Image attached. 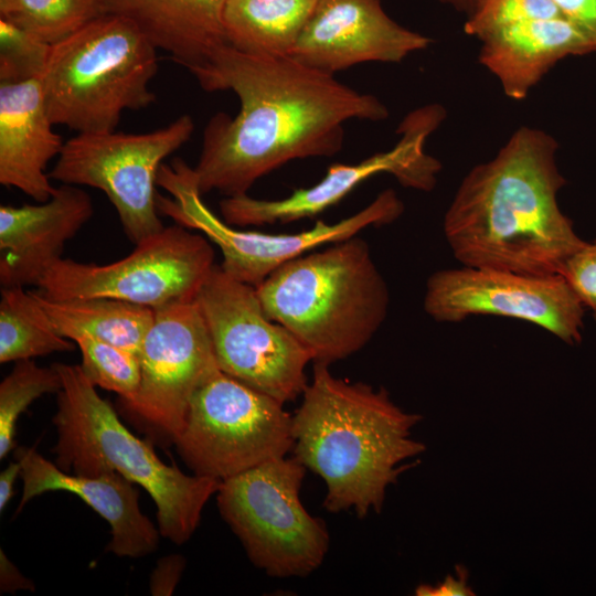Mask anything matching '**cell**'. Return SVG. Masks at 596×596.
<instances>
[{
    "instance_id": "obj_1",
    "label": "cell",
    "mask_w": 596,
    "mask_h": 596,
    "mask_svg": "<svg viewBox=\"0 0 596 596\" xmlns=\"http://www.w3.org/2000/svg\"><path fill=\"white\" fill-rule=\"evenodd\" d=\"M189 72L204 91H232L240 100L234 117L220 111L204 128L192 167L202 195L247 194L258 179L292 160L340 152L347 121L389 117L374 95L290 56L252 55L225 43Z\"/></svg>"
},
{
    "instance_id": "obj_2",
    "label": "cell",
    "mask_w": 596,
    "mask_h": 596,
    "mask_svg": "<svg viewBox=\"0 0 596 596\" xmlns=\"http://www.w3.org/2000/svg\"><path fill=\"white\" fill-rule=\"evenodd\" d=\"M558 143L542 129L518 128L489 161L460 182L444 235L462 266L561 274L584 244L558 205L565 185Z\"/></svg>"
},
{
    "instance_id": "obj_3",
    "label": "cell",
    "mask_w": 596,
    "mask_h": 596,
    "mask_svg": "<svg viewBox=\"0 0 596 596\" xmlns=\"http://www.w3.org/2000/svg\"><path fill=\"white\" fill-rule=\"evenodd\" d=\"M313 363L312 376L292 415L294 457L326 483L329 512H380L386 489L425 451L412 439L419 414L395 405L387 391L333 375Z\"/></svg>"
},
{
    "instance_id": "obj_4",
    "label": "cell",
    "mask_w": 596,
    "mask_h": 596,
    "mask_svg": "<svg viewBox=\"0 0 596 596\" xmlns=\"http://www.w3.org/2000/svg\"><path fill=\"white\" fill-rule=\"evenodd\" d=\"M267 316L288 329L313 363L362 350L385 321L387 284L358 235L281 265L258 287Z\"/></svg>"
},
{
    "instance_id": "obj_5",
    "label": "cell",
    "mask_w": 596,
    "mask_h": 596,
    "mask_svg": "<svg viewBox=\"0 0 596 596\" xmlns=\"http://www.w3.org/2000/svg\"><path fill=\"white\" fill-rule=\"evenodd\" d=\"M54 366L62 379L53 418L57 430L53 449L56 466L87 477L116 471L141 486L156 503L160 534L175 544L187 542L222 481L189 476L174 465H166L151 444L126 428L79 364Z\"/></svg>"
},
{
    "instance_id": "obj_6",
    "label": "cell",
    "mask_w": 596,
    "mask_h": 596,
    "mask_svg": "<svg viewBox=\"0 0 596 596\" xmlns=\"http://www.w3.org/2000/svg\"><path fill=\"white\" fill-rule=\"evenodd\" d=\"M157 47L128 18L106 12L52 45L41 76L54 125L78 132L114 131L125 110L157 100L149 84Z\"/></svg>"
},
{
    "instance_id": "obj_7",
    "label": "cell",
    "mask_w": 596,
    "mask_h": 596,
    "mask_svg": "<svg viewBox=\"0 0 596 596\" xmlns=\"http://www.w3.org/2000/svg\"><path fill=\"white\" fill-rule=\"evenodd\" d=\"M306 470L286 456L223 480L216 492L220 513L248 558L273 577L307 576L329 550L324 521L300 500Z\"/></svg>"
},
{
    "instance_id": "obj_8",
    "label": "cell",
    "mask_w": 596,
    "mask_h": 596,
    "mask_svg": "<svg viewBox=\"0 0 596 596\" xmlns=\"http://www.w3.org/2000/svg\"><path fill=\"white\" fill-rule=\"evenodd\" d=\"M157 184L170 194L167 198L158 193L159 214L203 234L220 248L221 268L232 278L253 287H258L287 262L322 245L353 237L369 226L390 224L404 211L397 194L389 189L364 209L338 222L317 221L306 231L272 234L243 230L216 216L203 202L192 167L180 158L160 167Z\"/></svg>"
},
{
    "instance_id": "obj_9",
    "label": "cell",
    "mask_w": 596,
    "mask_h": 596,
    "mask_svg": "<svg viewBox=\"0 0 596 596\" xmlns=\"http://www.w3.org/2000/svg\"><path fill=\"white\" fill-rule=\"evenodd\" d=\"M214 254L203 234L174 223L109 264L62 257L39 280L38 292L52 300L105 297L152 309L191 302L215 266Z\"/></svg>"
},
{
    "instance_id": "obj_10",
    "label": "cell",
    "mask_w": 596,
    "mask_h": 596,
    "mask_svg": "<svg viewBox=\"0 0 596 596\" xmlns=\"http://www.w3.org/2000/svg\"><path fill=\"white\" fill-rule=\"evenodd\" d=\"M284 404L219 371L194 393L174 441L194 475L225 480L294 448Z\"/></svg>"
},
{
    "instance_id": "obj_11",
    "label": "cell",
    "mask_w": 596,
    "mask_h": 596,
    "mask_svg": "<svg viewBox=\"0 0 596 596\" xmlns=\"http://www.w3.org/2000/svg\"><path fill=\"white\" fill-rule=\"evenodd\" d=\"M205 321L220 370L284 405L307 384V349L270 319L256 287L215 265L194 300Z\"/></svg>"
},
{
    "instance_id": "obj_12",
    "label": "cell",
    "mask_w": 596,
    "mask_h": 596,
    "mask_svg": "<svg viewBox=\"0 0 596 596\" xmlns=\"http://www.w3.org/2000/svg\"><path fill=\"white\" fill-rule=\"evenodd\" d=\"M193 131V118L184 114L148 132H78L64 142L49 175L61 184L103 191L126 236L137 244L163 230L157 209L158 172Z\"/></svg>"
},
{
    "instance_id": "obj_13",
    "label": "cell",
    "mask_w": 596,
    "mask_h": 596,
    "mask_svg": "<svg viewBox=\"0 0 596 596\" xmlns=\"http://www.w3.org/2000/svg\"><path fill=\"white\" fill-rule=\"evenodd\" d=\"M139 358L138 392L121 404L151 437L174 445L185 425L194 393L221 371L196 302L155 309Z\"/></svg>"
},
{
    "instance_id": "obj_14",
    "label": "cell",
    "mask_w": 596,
    "mask_h": 596,
    "mask_svg": "<svg viewBox=\"0 0 596 596\" xmlns=\"http://www.w3.org/2000/svg\"><path fill=\"white\" fill-rule=\"evenodd\" d=\"M425 312L438 322L498 316L541 327L568 344L582 340L585 307L561 274L533 275L462 266L433 273Z\"/></svg>"
},
{
    "instance_id": "obj_15",
    "label": "cell",
    "mask_w": 596,
    "mask_h": 596,
    "mask_svg": "<svg viewBox=\"0 0 596 596\" xmlns=\"http://www.w3.org/2000/svg\"><path fill=\"white\" fill-rule=\"evenodd\" d=\"M444 109L436 104L409 113L401 123V135L393 148L352 163L331 164L315 185L296 189L277 200L255 199L248 194L225 196L220 202L222 219L236 227L291 223L315 217L338 204L371 177L390 173L400 184L430 191L440 169L439 162L426 153L425 141L438 127Z\"/></svg>"
},
{
    "instance_id": "obj_16",
    "label": "cell",
    "mask_w": 596,
    "mask_h": 596,
    "mask_svg": "<svg viewBox=\"0 0 596 596\" xmlns=\"http://www.w3.org/2000/svg\"><path fill=\"white\" fill-rule=\"evenodd\" d=\"M432 42L393 20L381 0H319L290 57L334 75L366 62H402Z\"/></svg>"
},
{
    "instance_id": "obj_17",
    "label": "cell",
    "mask_w": 596,
    "mask_h": 596,
    "mask_svg": "<svg viewBox=\"0 0 596 596\" xmlns=\"http://www.w3.org/2000/svg\"><path fill=\"white\" fill-rule=\"evenodd\" d=\"M94 205L78 185L61 184L39 204L0 206V283L36 286L67 241L91 220Z\"/></svg>"
},
{
    "instance_id": "obj_18",
    "label": "cell",
    "mask_w": 596,
    "mask_h": 596,
    "mask_svg": "<svg viewBox=\"0 0 596 596\" xmlns=\"http://www.w3.org/2000/svg\"><path fill=\"white\" fill-rule=\"evenodd\" d=\"M15 458L22 464L23 481L18 513L36 496L49 491L71 492L110 525L108 551L121 557H142L157 550L160 531L141 512L134 482L120 473L109 471L93 477L70 475L34 448L17 449Z\"/></svg>"
},
{
    "instance_id": "obj_19",
    "label": "cell",
    "mask_w": 596,
    "mask_h": 596,
    "mask_svg": "<svg viewBox=\"0 0 596 596\" xmlns=\"http://www.w3.org/2000/svg\"><path fill=\"white\" fill-rule=\"evenodd\" d=\"M42 83L34 78L0 83V183L45 202L56 187L46 172L64 142L53 130Z\"/></svg>"
},
{
    "instance_id": "obj_20",
    "label": "cell",
    "mask_w": 596,
    "mask_h": 596,
    "mask_svg": "<svg viewBox=\"0 0 596 596\" xmlns=\"http://www.w3.org/2000/svg\"><path fill=\"white\" fill-rule=\"evenodd\" d=\"M480 42L479 62L515 100L525 98L560 61L596 53L595 41L564 17L502 28Z\"/></svg>"
},
{
    "instance_id": "obj_21",
    "label": "cell",
    "mask_w": 596,
    "mask_h": 596,
    "mask_svg": "<svg viewBox=\"0 0 596 596\" xmlns=\"http://www.w3.org/2000/svg\"><path fill=\"white\" fill-rule=\"evenodd\" d=\"M107 12L131 20L160 50L188 71L226 43L227 0H105Z\"/></svg>"
},
{
    "instance_id": "obj_22",
    "label": "cell",
    "mask_w": 596,
    "mask_h": 596,
    "mask_svg": "<svg viewBox=\"0 0 596 596\" xmlns=\"http://www.w3.org/2000/svg\"><path fill=\"white\" fill-rule=\"evenodd\" d=\"M319 0H227L225 41L262 56H290Z\"/></svg>"
},
{
    "instance_id": "obj_23",
    "label": "cell",
    "mask_w": 596,
    "mask_h": 596,
    "mask_svg": "<svg viewBox=\"0 0 596 596\" xmlns=\"http://www.w3.org/2000/svg\"><path fill=\"white\" fill-rule=\"evenodd\" d=\"M33 291L55 331L72 341L86 336L139 354L155 317V309L124 300H52Z\"/></svg>"
},
{
    "instance_id": "obj_24",
    "label": "cell",
    "mask_w": 596,
    "mask_h": 596,
    "mask_svg": "<svg viewBox=\"0 0 596 596\" xmlns=\"http://www.w3.org/2000/svg\"><path fill=\"white\" fill-rule=\"evenodd\" d=\"M75 342L53 328L34 291L2 287L0 299V363L67 352Z\"/></svg>"
},
{
    "instance_id": "obj_25",
    "label": "cell",
    "mask_w": 596,
    "mask_h": 596,
    "mask_svg": "<svg viewBox=\"0 0 596 596\" xmlns=\"http://www.w3.org/2000/svg\"><path fill=\"white\" fill-rule=\"evenodd\" d=\"M106 12L105 0H0V18L52 45Z\"/></svg>"
},
{
    "instance_id": "obj_26",
    "label": "cell",
    "mask_w": 596,
    "mask_h": 596,
    "mask_svg": "<svg viewBox=\"0 0 596 596\" xmlns=\"http://www.w3.org/2000/svg\"><path fill=\"white\" fill-rule=\"evenodd\" d=\"M62 379L54 366H39L32 359L17 361L0 384V458L14 447L15 425L19 416L47 393H57Z\"/></svg>"
},
{
    "instance_id": "obj_27",
    "label": "cell",
    "mask_w": 596,
    "mask_h": 596,
    "mask_svg": "<svg viewBox=\"0 0 596 596\" xmlns=\"http://www.w3.org/2000/svg\"><path fill=\"white\" fill-rule=\"evenodd\" d=\"M74 342L82 354V371L95 386L117 393L121 402L136 395L141 380L139 354L86 336Z\"/></svg>"
},
{
    "instance_id": "obj_28",
    "label": "cell",
    "mask_w": 596,
    "mask_h": 596,
    "mask_svg": "<svg viewBox=\"0 0 596 596\" xmlns=\"http://www.w3.org/2000/svg\"><path fill=\"white\" fill-rule=\"evenodd\" d=\"M51 50L52 44L0 18V83L41 78Z\"/></svg>"
},
{
    "instance_id": "obj_29",
    "label": "cell",
    "mask_w": 596,
    "mask_h": 596,
    "mask_svg": "<svg viewBox=\"0 0 596 596\" xmlns=\"http://www.w3.org/2000/svg\"><path fill=\"white\" fill-rule=\"evenodd\" d=\"M560 17L563 15L552 0H481L467 17L464 30L480 40L502 28Z\"/></svg>"
},
{
    "instance_id": "obj_30",
    "label": "cell",
    "mask_w": 596,
    "mask_h": 596,
    "mask_svg": "<svg viewBox=\"0 0 596 596\" xmlns=\"http://www.w3.org/2000/svg\"><path fill=\"white\" fill-rule=\"evenodd\" d=\"M561 275L573 288L585 309L596 319V240L585 244L565 263Z\"/></svg>"
},
{
    "instance_id": "obj_31",
    "label": "cell",
    "mask_w": 596,
    "mask_h": 596,
    "mask_svg": "<svg viewBox=\"0 0 596 596\" xmlns=\"http://www.w3.org/2000/svg\"><path fill=\"white\" fill-rule=\"evenodd\" d=\"M183 568L184 558L181 555H168L160 558L151 575V594L171 595L180 581Z\"/></svg>"
},
{
    "instance_id": "obj_32",
    "label": "cell",
    "mask_w": 596,
    "mask_h": 596,
    "mask_svg": "<svg viewBox=\"0 0 596 596\" xmlns=\"http://www.w3.org/2000/svg\"><path fill=\"white\" fill-rule=\"evenodd\" d=\"M564 18L583 29L596 43V0H552Z\"/></svg>"
},
{
    "instance_id": "obj_33",
    "label": "cell",
    "mask_w": 596,
    "mask_h": 596,
    "mask_svg": "<svg viewBox=\"0 0 596 596\" xmlns=\"http://www.w3.org/2000/svg\"><path fill=\"white\" fill-rule=\"evenodd\" d=\"M457 577L447 575L446 578L437 584L430 586L427 584L419 585L415 594L418 596H469L475 595L472 589L467 585L468 573L462 566H456Z\"/></svg>"
},
{
    "instance_id": "obj_34",
    "label": "cell",
    "mask_w": 596,
    "mask_h": 596,
    "mask_svg": "<svg viewBox=\"0 0 596 596\" xmlns=\"http://www.w3.org/2000/svg\"><path fill=\"white\" fill-rule=\"evenodd\" d=\"M0 589L2 593H14L19 589L34 590L32 581L26 578L0 550Z\"/></svg>"
},
{
    "instance_id": "obj_35",
    "label": "cell",
    "mask_w": 596,
    "mask_h": 596,
    "mask_svg": "<svg viewBox=\"0 0 596 596\" xmlns=\"http://www.w3.org/2000/svg\"><path fill=\"white\" fill-rule=\"evenodd\" d=\"M22 464L20 460H15L9 464V466L0 473V511L2 512L7 507L9 500L13 494L14 481L19 475H21Z\"/></svg>"
},
{
    "instance_id": "obj_36",
    "label": "cell",
    "mask_w": 596,
    "mask_h": 596,
    "mask_svg": "<svg viewBox=\"0 0 596 596\" xmlns=\"http://www.w3.org/2000/svg\"><path fill=\"white\" fill-rule=\"evenodd\" d=\"M455 10L465 13L467 17L478 7L481 0H438Z\"/></svg>"
}]
</instances>
